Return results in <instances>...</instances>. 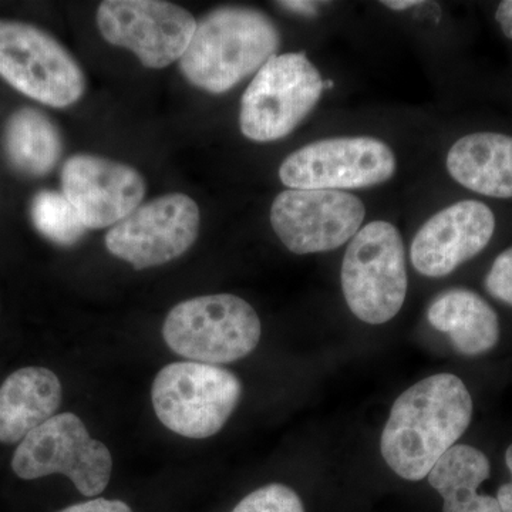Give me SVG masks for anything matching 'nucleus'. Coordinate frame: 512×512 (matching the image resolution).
<instances>
[{"label": "nucleus", "mask_w": 512, "mask_h": 512, "mask_svg": "<svg viewBox=\"0 0 512 512\" xmlns=\"http://www.w3.org/2000/svg\"><path fill=\"white\" fill-rule=\"evenodd\" d=\"M473 417V399L463 380L439 373L400 394L390 410L380 450L397 476L420 481L429 476Z\"/></svg>", "instance_id": "1"}, {"label": "nucleus", "mask_w": 512, "mask_h": 512, "mask_svg": "<svg viewBox=\"0 0 512 512\" xmlns=\"http://www.w3.org/2000/svg\"><path fill=\"white\" fill-rule=\"evenodd\" d=\"M279 46L281 33L266 13L247 6H221L197 20L180 69L198 89L221 94L258 73Z\"/></svg>", "instance_id": "2"}, {"label": "nucleus", "mask_w": 512, "mask_h": 512, "mask_svg": "<svg viewBox=\"0 0 512 512\" xmlns=\"http://www.w3.org/2000/svg\"><path fill=\"white\" fill-rule=\"evenodd\" d=\"M261 320L247 301L231 293L198 296L168 313V348L191 362L220 365L244 359L261 340Z\"/></svg>", "instance_id": "3"}, {"label": "nucleus", "mask_w": 512, "mask_h": 512, "mask_svg": "<svg viewBox=\"0 0 512 512\" xmlns=\"http://www.w3.org/2000/svg\"><path fill=\"white\" fill-rule=\"evenodd\" d=\"M350 312L369 325L392 320L406 301L407 269L399 229L373 221L350 239L340 271Z\"/></svg>", "instance_id": "4"}, {"label": "nucleus", "mask_w": 512, "mask_h": 512, "mask_svg": "<svg viewBox=\"0 0 512 512\" xmlns=\"http://www.w3.org/2000/svg\"><path fill=\"white\" fill-rule=\"evenodd\" d=\"M242 384L220 366L175 362L156 376L154 412L168 430L187 439H208L227 424L241 400Z\"/></svg>", "instance_id": "5"}, {"label": "nucleus", "mask_w": 512, "mask_h": 512, "mask_svg": "<svg viewBox=\"0 0 512 512\" xmlns=\"http://www.w3.org/2000/svg\"><path fill=\"white\" fill-rule=\"evenodd\" d=\"M323 89L325 82L305 53L272 56L242 96V134L256 143L289 136L315 109Z\"/></svg>", "instance_id": "6"}, {"label": "nucleus", "mask_w": 512, "mask_h": 512, "mask_svg": "<svg viewBox=\"0 0 512 512\" xmlns=\"http://www.w3.org/2000/svg\"><path fill=\"white\" fill-rule=\"evenodd\" d=\"M0 77L56 109L73 106L86 92L82 67L55 37L15 20H0Z\"/></svg>", "instance_id": "7"}, {"label": "nucleus", "mask_w": 512, "mask_h": 512, "mask_svg": "<svg viewBox=\"0 0 512 512\" xmlns=\"http://www.w3.org/2000/svg\"><path fill=\"white\" fill-rule=\"evenodd\" d=\"M12 468L23 480L64 474L80 493L96 497L109 484L113 458L109 448L90 437L80 417L62 413L20 441Z\"/></svg>", "instance_id": "8"}, {"label": "nucleus", "mask_w": 512, "mask_h": 512, "mask_svg": "<svg viewBox=\"0 0 512 512\" xmlns=\"http://www.w3.org/2000/svg\"><path fill=\"white\" fill-rule=\"evenodd\" d=\"M392 148L373 137H339L299 148L279 168L291 190H359L386 183L396 173Z\"/></svg>", "instance_id": "9"}, {"label": "nucleus", "mask_w": 512, "mask_h": 512, "mask_svg": "<svg viewBox=\"0 0 512 512\" xmlns=\"http://www.w3.org/2000/svg\"><path fill=\"white\" fill-rule=\"evenodd\" d=\"M97 25L110 45L131 50L148 69H164L183 57L197 20L163 0H106L97 9Z\"/></svg>", "instance_id": "10"}, {"label": "nucleus", "mask_w": 512, "mask_h": 512, "mask_svg": "<svg viewBox=\"0 0 512 512\" xmlns=\"http://www.w3.org/2000/svg\"><path fill=\"white\" fill-rule=\"evenodd\" d=\"M201 214L197 202L173 192L141 204L107 232L110 254L134 269H147L180 258L197 241Z\"/></svg>", "instance_id": "11"}, {"label": "nucleus", "mask_w": 512, "mask_h": 512, "mask_svg": "<svg viewBox=\"0 0 512 512\" xmlns=\"http://www.w3.org/2000/svg\"><path fill=\"white\" fill-rule=\"evenodd\" d=\"M365 217V204L345 191L286 190L271 208L275 234L296 255L342 247L360 231Z\"/></svg>", "instance_id": "12"}, {"label": "nucleus", "mask_w": 512, "mask_h": 512, "mask_svg": "<svg viewBox=\"0 0 512 512\" xmlns=\"http://www.w3.org/2000/svg\"><path fill=\"white\" fill-rule=\"evenodd\" d=\"M62 188L87 229L119 224L140 207L147 191L136 168L92 154H76L64 163Z\"/></svg>", "instance_id": "13"}, {"label": "nucleus", "mask_w": 512, "mask_h": 512, "mask_svg": "<svg viewBox=\"0 0 512 512\" xmlns=\"http://www.w3.org/2000/svg\"><path fill=\"white\" fill-rule=\"evenodd\" d=\"M495 231L493 211L480 201H460L430 218L410 248L412 264L427 278H443L480 254Z\"/></svg>", "instance_id": "14"}, {"label": "nucleus", "mask_w": 512, "mask_h": 512, "mask_svg": "<svg viewBox=\"0 0 512 512\" xmlns=\"http://www.w3.org/2000/svg\"><path fill=\"white\" fill-rule=\"evenodd\" d=\"M62 396L52 370L25 367L12 373L0 387V443H18L56 416Z\"/></svg>", "instance_id": "15"}, {"label": "nucleus", "mask_w": 512, "mask_h": 512, "mask_svg": "<svg viewBox=\"0 0 512 512\" xmlns=\"http://www.w3.org/2000/svg\"><path fill=\"white\" fill-rule=\"evenodd\" d=\"M447 170L458 184L485 197L512 198V137L474 133L447 154Z\"/></svg>", "instance_id": "16"}, {"label": "nucleus", "mask_w": 512, "mask_h": 512, "mask_svg": "<svg viewBox=\"0 0 512 512\" xmlns=\"http://www.w3.org/2000/svg\"><path fill=\"white\" fill-rule=\"evenodd\" d=\"M427 319L439 332L447 333L454 349L464 356L490 352L500 340L497 313L470 289H450L431 303Z\"/></svg>", "instance_id": "17"}, {"label": "nucleus", "mask_w": 512, "mask_h": 512, "mask_svg": "<svg viewBox=\"0 0 512 512\" xmlns=\"http://www.w3.org/2000/svg\"><path fill=\"white\" fill-rule=\"evenodd\" d=\"M490 474V460L483 451L456 444L431 468L427 478L443 498V512H501L497 498L478 494Z\"/></svg>", "instance_id": "18"}, {"label": "nucleus", "mask_w": 512, "mask_h": 512, "mask_svg": "<svg viewBox=\"0 0 512 512\" xmlns=\"http://www.w3.org/2000/svg\"><path fill=\"white\" fill-rule=\"evenodd\" d=\"M3 148L13 168L30 177H43L59 163L63 138L43 111L23 107L6 121Z\"/></svg>", "instance_id": "19"}, {"label": "nucleus", "mask_w": 512, "mask_h": 512, "mask_svg": "<svg viewBox=\"0 0 512 512\" xmlns=\"http://www.w3.org/2000/svg\"><path fill=\"white\" fill-rule=\"evenodd\" d=\"M30 217L37 231L60 247H72L86 234L87 228L63 192H37L30 205Z\"/></svg>", "instance_id": "20"}, {"label": "nucleus", "mask_w": 512, "mask_h": 512, "mask_svg": "<svg viewBox=\"0 0 512 512\" xmlns=\"http://www.w3.org/2000/svg\"><path fill=\"white\" fill-rule=\"evenodd\" d=\"M232 512H305V507L292 488L269 484L247 495Z\"/></svg>", "instance_id": "21"}, {"label": "nucleus", "mask_w": 512, "mask_h": 512, "mask_svg": "<svg viewBox=\"0 0 512 512\" xmlns=\"http://www.w3.org/2000/svg\"><path fill=\"white\" fill-rule=\"evenodd\" d=\"M485 289L497 301L512 306V247L495 258L485 276Z\"/></svg>", "instance_id": "22"}, {"label": "nucleus", "mask_w": 512, "mask_h": 512, "mask_svg": "<svg viewBox=\"0 0 512 512\" xmlns=\"http://www.w3.org/2000/svg\"><path fill=\"white\" fill-rule=\"evenodd\" d=\"M59 512H133V510L123 501L96 498L86 503L74 504Z\"/></svg>", "instance_id": "23"}, {"label": "nucleus", "mask_w": 512, "mask_h": 512, "mask_svg": "<svg viewBox=\"0 0 512 512\" xmlns=\"http://www.w3.org/2000/svg\"><path fill=\"white\" fill-rule=\"evenodd\" d=\"M505 463H507L508 470H510L511 481L498 488L497 497L495 498L500 504L501 512H512V444L505 453Z\"/></svg>", "instance_id": "24"}, {"label": "nucleus", "mask_w": 512, "mask_h": 512, "mask_svg": "<svg viewBox=\"0 0 512 512\" xmlns=\"http://www.w3.org/2000/svg\"><path fill=\"white\" fill-rule=\"evenodd\" d=\"M495 20L500 23L504 35L512 40V0H504L500 3L495 13Z\"/></svg>", "instance_id": "25"}, {"label": "nucleus", "mask_w": 512, "mask_h": 512, "mask_svg": "<svg viewBox=\"0 0 512 512\" xmlns=\"http://www.w3.org/2000/svg\"><path fill=\"white\" fill-rule=\"evenodd\" d=\"M276 5L281 6L289 12L299 13L303 16H315L319 10L318 2H306V0H293V2H276Z\"/></svg>", "instance_id": "26"}, {"label": "nucleus", "mask_w": 512, "mask_h": 512, "mask_svg": "<svg viewBox=\"0 0 512 512\" xmlns=\"http://www.w3.org/2000/svg\"><path fill=\"white\" fill-rule=\"evenodd\" d=\"M423 3L420 0H386V2H382V5L387 9L396 10V12H403V10L423 5Z\"/></svg>", "instance_id": "27"}]
</instances>
